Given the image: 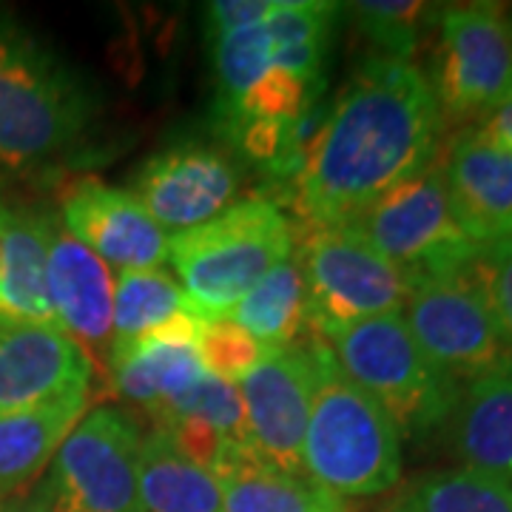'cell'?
Here are the masks:
<instances>
[{"instance_id":"1","label":"cell","mask_w":512,"mask_h":512,"mask_svg":"<svg viewBox=\"0 0 512 512\" xmlns=\"http://www.w3.org/2000/svg\"><path fill=\"white\" fill-rule=\"evenodd\" d=\"M441 128L427 72L413 60H365L302 151L293 202L305 228L359 220L439 157Z\"/></svg>"},{"instance_id":"2","label":"cell","mask_w":512,"mask_h":512,"mask_svg":"<svg viewBox=\"0 0 512 512\" xmlns=\"http://www.w3.org/2000/svg\"><path fill=\"white\" fill-rule=\"evenodd\" d=\"M83 83L18 20L0 12V165L32 174L77 148L92 126Z\"/></svg>"},{"instance_id":"3","label":"cell","mask_w":512,"mask_h":512,"mask_svg":"<svg viewBox=\"0 0 512 512\" xmlns=\"http://www.w3.org/2000/svg\"><path fill=\"white\" fill-rule=\"evenodd\" d=\"M305 476L339 498H376L402 481V436L316 336V382L302 447Z\"/></svg>"},{"instance_id":"4","label":"cell","mask_w":512,"mask_h":512,"mask_svg":"<svg viewBox=\"0 0 512 512\" xmlns=\"http://www.w3.org/2000/svg\"><path fill=\"white\" fill-rule=\"evenodd\" d=\"M293 225L268 197L228 205L214 220L168 239L174 276L205 322L228 319L237 302L293 256Z\"/></svg>"},{"instance_id":"5","label":"cell","mask_w":512,"mask_h":512,"mask_svg":"<svg viewBox=\"0 0 512 512\" xmlns=\"http://www.w3.org/2000/svg\"><path fill=\"white\" fill-rule=\"evenodd\" d=\"M339 367L387 413L402 439H424L456 410L461 384L433 365L402 313L367 319L328 339Z\"/></svg>"},{"instance_id":"6","label":"cell","mask_w":512,"mask_h":512,"mask_svg":"<svg viewBox=\"0 0 512 512\" xmlns=\"http://www.w3.org/2000/svg\"><path fill=\"white\" fill-rule=\"evenodd\" d=\"M299 262L308 288V325L325 342L367 319L402 313L416 285L370 245L356 222L308 225Z\"/></svg>"},{"instance_id":"7","label":"cell","mask_w":512,"mask_h":512,"mask_svg":"<svg viewBox=\"0 0 512 512\" xmlns=\"http://www.w3.org/2000/svg\"><path fill=\"white\" fill-rule=\"evenodd\" d=\"M430 89L441 123L476 126L512 97V20L501 3H453L436 18Z\"/></svg>"},{"instance_id":"8","label":"cell","mask_w":512,"mask_h":512,"mask_svg":"<svg viewBox=\"0 0 512 512\" xmlns=\"http://www.w3.org/2000/svg\"><path fill=\"white\" fill-rule=\"evenodd\" d=\"M140 441L143 427L123 407H92L57 447L37 498L49 512H143Z\"/></svg>"},{"instance_id":"9","label":"cell","mask_w":512,"mask_h":512,"mask_svg":"<svg viewBox=\"0 0 512 512\" xmlns=\"http://www.w3.org/2000/svg\"><path fill=\"white\" fill-rule=\"evenodd\" d=\"M356 225L370 245L413 282L461 274L481 254V245L470 239L453 214L439 157L373 202Z\"/></svg>"},{"instance_id":"10","label":"cell","mask_w":512,"mask_h":512,"mask_svg":"<svg viewBox=\"0 0 512 512\" xmlns=\"http://www.w3.org/2000/svg\"><path fill=\"white\" fill-rule=\"evenodd\" d=\"M402 319L424 356L461 387L512 362V348L470 268L419 279Z\"/></svg>"},{"instance_id":"11","label":"cell","mask_w":512,"mask_h":512,"mask_svg":"<svg viewBox=\"0 0 512 512\" xmlns=\"http://www.w3.org/2000/svg\"><path fill=\"white\" fill-rule=\"evenodd\" d=\"M316 382V336L265 350L237 382L251 458L285 473H302V447Z\"/></svg>"},{"instance_id":"12","label":"cell","mask_w":512,"mask_h":512,"mask_svg":"<svg viewBox=\"0 0 512 512\" xmlns=\"http://www.w3.org/2000/svg\"><path fill=\"white\" fill-rule=\"evenodd\" d=\"M60 222L97 259L120 271L160 268L168 256V234L148 217L128 188L100 177H72L57 194Z\"/></svg>"},{"instance_id":"13","label":"cell","mask_w":512,"mask_h":512,"mask_svg":"<svg viewBox=\"0 0 512 512\" xmlns=\"http://www.w3.org/2000/svg\"><path fill=\"white\" fill-rule=\"evenodd\" d=\"M239 174L234 163L205 146L160 151L140 165L131 194L168 237L214 220L237 202Z\"/></svg>"},{"instance_id":"14","label":"cell","mask_w":512,"mask_h":512,"mask_svg":"<svg viewBox=\"0 0 512 512\" xmlns=\"http://www.w3.org/2000/svg\"><path fill=\"white\" fill-rule=\"evenodd\" d=\"M46 239V293L57 328L86 353L94 370H103L111 350L114 279L103 259L80 245L60 217L43 214Z\"/></svg>"},{"instance_id":"15","label":"cell","mask_w":512,"mask_h":512,"mask_svg":"<svg viewBox=\"0 0 512 512\" xmlns=\"http://www.w3.org/2000/svg\"><path fill=\"white\" fill-rule=\"evenodd\" d=\"M97 370L57 325L0 322V416L92 393Z\"/></svg>"},{"instance_id":"16","label":"cell","mask_w":512,"mask_h":512,"mask_svg":"<svg viewBox=\"0 0 512 512\" xmlns=\"http://www.w3.org/2000/svg\"><path fill=\"white\" fill-rule=\"evenodd\" d=\"M439 165L458 225L481 248L512 239V154L487 128H456Z\"/></svg>"},{"instance_id":"17","label":"cell","mask_w":512,"mask_h":512,"mask_svg":"<svg viewBox=\"0 0 512 512\" xmlns=\"http://www.w3.org/2000/svg\"><path fill=\"white\" fill-rule=\"evenodd\" d=\"M205 325L185 296L177 276L165 268L120 271L114 282L111 348L140 342H188L197 345Z\"/></svg>"},{"instance_id":"18","label":"cell","mask_w":512,"mask_h":512,"mask_svg":"<svg viewBox=\"0 0 512 512\" xmlns=\"http://www.w3.org/2000/svg\"><path fill=\"white\" fill-rule=\"evenodd\" d=\"M109 390L128 407L157 421L177 399L200 382L205 367L197 345L188 342H140L111 348L103 367Z\"/></svg>"},{"instance_id":"19","label":"cell","mask_w":512,"mask_h":512,"mask_svg":"<svg viewBox=\"0 0 512 512\" xmlns=\"http://www.w3.org/2000/svg\"><path fill=\"white\" fill-rule=\"evenodd\" d=\"M447 424L464 467L512 484V362L464 384Z\"/></svg>"},{"instance_id":"20","label":"cell","mask_w":512,"mask_h":512,"mask_svg":"<svg viewBox=\"0 0 512 512\" xmlns=\"http://www.w3.org/2000/svg\"><path fill=\"white\" fill-rule=\"evenodd\" d=\"M92 393L69 396L12 416H0V504L29 493L46 476L57 447L89 413Z\"/></svg>"},{"instance_id":"21","label":"cell","mask_w":512,"mask_h":512,"mask_svg":"<svg viewBox=\"0 0 512 512\" xmlns=\"http://www.w3.org/2000/svg\"><path fill=\"white\" fill-rule=\"evenodd\" d=\"M0 322L57 325L46 293L43 214L0 197Z\"/></svg>"},{"instance_id":"22","label":"cell","mask_w":512,"mask_h":512,"mask_svg":"<svg viewBox=\"0 0 512 512\" xmlns=\"http://www.w3.org/2000/svg\"><path fill=\"white\" fill-rule=\"evenodd\" d=\"M143 512H222L220 478L185 458L163 427H148L137 461Z\"/></svg>"},{"instance_id":"23","label":"cell","mask_w":512,"mask_h":512,"mask_svg":"<svg viewBox=\"0 0 512 512\" xmlns=\"http://www.w3.org/2000/svg\"><path fill=\"white\" fill-rule=\"evenodd\" d=\"M222 512H348V501L302 473H285L254 458L222 467Z\"/></svg>"},{"instance_id":"24","label":"cell","mask_w":512,"mask_h":512,"mask_svg":"<svg viewBox=\"0 0 512 512\" xmlns=\"http://www.w3.org/2000/svg\"><path fill=\"white\" fill-rule=\"evenodd\" d=\"M228 319L254 336L265 350L299 342L308 325V288L299 256H288L237 302Z\"/></svg>"},{"instance_id":"25","label":"cell","mask_w":512,"mask_h":512,"mask_svg":"<svg viewBox=\"0 0 512 512\" xmlns=\"http://www.w3.org/2000/svg\"><path fill=\"white\" fill-rule=\"evenodd\" d=\"M336 12L339 6L325 0H276L274 12L262 23L274 63L305 89L319 83L325 40Z\"/></svg>"},{"instance_id":"26","label":"cell","mask_w":512,"mask_h":512,"mask_svg":"<svg viewBox=\"0 0 512 512\" xmlns=\"http://www.w3.org/2000/svg\"><path fill=\"white\" fill-rule=\"evenodd\" d=\"M379 512H512V484L470 467L410 481Z\"/></svg>"},{"instance_id":"27","label":"cell","mask_w":512,"mask_h":512,"mask_svg":"<svg viewBox=\"0 0 512 512\" xmlns=\"http://www.w3.org/2000/svg\"><path fill=\"white\" fill-rule=\"evenodd\" d=\"M441 6L421 0H362L350 12L359 32L382 49V57L410 60L419 52L421 37L427 35Z\"/></svg>"},{"instance_id":"28","label":"cell","mask_w":512,"mask_h":512,"mask_svg":"<svg viewBox=\"0 0 512 512\" xmlns=\"http://www.w3.org/2000/svg\"><path fill=\"white\" fill-rule=\"evenodd\" d=\"M271 40L265 26L242 29L234 35L217 37V86H220V109L234 123L248 97L259 83L274 72Z\"/></svg>"},{"instance_id":"29","label":"cell","mask_w":512,"mask_h":512,"mask_svg":"<svg viewBox=\"0 0 512 512\" xmlns=\"http://www.w3.org/2000/svg\"><path fill=\"white\" fill-rule=\"evenodd\" d=\"M177 416H191L200 419L211 427H217L225 439L234 444L242 458H251V441H248V427H245V407L239 387L231 382H222L214 376H202L183 399L171 404L163 416L151 424H163L165 419H177Z\"/></svg>"},{"instance_id":"30","label":"cell","mask_w":512,"mask_h":512,"mask_svg":"<svg viewBox=\"0 0 512 512\" xmlns=\"http://www.w3.org/2000/svg\"><path fill=\"white\" fill-rule=\"evenodd\" d=\"M197 353L208 376L237 384L265 356V348L231 319H211L202 325Z\"/></svg>"},{"instance_id":"31","label":"cell","mask_w":512,"mask_h":512,"mask_svg":"<svg viewBox=\"0 0 512 512\" xmlns=\"http://www.w3.org/2000/svg\"><path fill=\"white\" fill-rule=\"evenodd\" d=\"M470 274L512 348V239L481 248L478 259L470 265Z\"/></svg>"},{"instance_id":"32","label":"cell","mask_w":512,"mask_h":512,"mask_svg":"<svg viewBox=\"0 0 512 512\" xmlns=\"http://www.w3.org/2000/svg\"><path fill=\"white\" fill-rule=\"evenodd\" d=\"M276 0H217L208 6V18L214 26V35L225 37L262 26L274 12Z\"/></svg>"},{"instance_id":"33","label":"cell","mask_w":512,"mask_h":512,"mask_svg":"<svg viewBox=\"0 0 512 512\" xmlns=\"http://www.w3.org/2000/svg\"><path fill=\"white\" fill-rule=\"evenodd\" d=\"M481 126L487 128L495 140L512 154V97H507L487 120H481Z\"/></svg>"},{"instance_id":"34","label":"cell","mask_w":512,"mask_h":512,"mask_svg":"<svg viewBox=\"0 0 512 512\" xmlns=\"http://www.w3.org/2000/svg\"><path fill=\"white\" fill-rule=\"evenodd\" d=\"M0 512H49V510H46V504L37 498V493H32V495H23V498H15V501L0 504Z\"/></svg>"},{"instance_id":"35","label":"cell","mask_w":512,"mask_h":512,"mask_svg":"<svg viewBox=\"0 0 512 512\" xmlns=\"http://www.w3.org/2000/svg\"><path fill=\"white\" fill-rule=\"evenodd\" d=\"M510 20H512V15H510Z\"/></svg>"}]
</instances>
